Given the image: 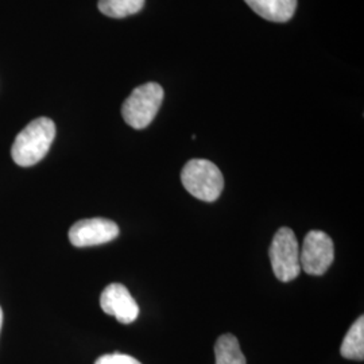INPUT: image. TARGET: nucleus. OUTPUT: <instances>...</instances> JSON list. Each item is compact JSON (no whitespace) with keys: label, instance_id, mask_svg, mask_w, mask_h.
Segmentation results:
<instances>
[{"label":"nucleus","instance_id":"obj_1","mask_svg":"<svg viewBox=\"0 0 364 364\" xmlns=\"http://www.w3.org/2000/svg\"><path fill=\"white\" fill-rule=\"evenodd\" d=\"M55 138V124L49 117H38L18 134L11 149L14 162L22 168L37 165L49 153Z\"/></svg>","mask_w":364,"mask_h":364},{"label":"nucleus","instance_id":"obj_2","mask_svg":"<svg viewBox=\"0 0 364 364\" xmlns=\"http://www.w3.org/2000/svg\"><path fill=\"white\" fill-rule=\"evenodd\" d=\"M181 181L191 195L207 203L216 201L224 188L220 170L207 159L189 161L182 169Z\"/></svg>","mask_w":364,"mask_h":364},{"label":"nucleus","instance_id":"obj_3","mask_svg":"<svg viewBox=\"0 0 364 364\" xmlns=\"http://www.w3.org/2000/svg\"><path fill=\"white\" fill-rule=\"evenodd\" d=\"M164 100V90L156 82H146L131 92L122 105L124 122L135 130H144L156 117Z\"/></svg>","mask_w":364,"mask_h":364},{"label":"nucleus","instance_id":"obj_4","mask_svg":"<svg viewBox=\"0 0 364 364\" xmlns=\"http://www.w3.org/2000/svg\"><path fill=\"white\" fill-rule=\"evenodd\" d=\"M270 262L275 277L282 282L293 281L302 272L299 242L290 228L282 227L277 231L270 246Z\"/></svg>","mask_w":364,"mask_h":364},{"label":"nucleus","instance_id":"obj_5","mask_svg":"<svg viewBox=\"0 0 364 364\" xmlns=\"http://www.w3.org/2000/svg\"><path fill=\"white\" fill-rule=\"evenodd\" d=\"M335 259L332 239L323 231H311L299 250L301 270L309 275H323Z\"/></svg>","mask_w":364,"mask_h":364},{"label":"nucleus","instance_id":"obj_6","mask_svg":"<svg viewBox=\"0 0 364 364\" xmlns=\"http://www.w3.org/2000/svg\"><path fill=\"white\" fill-rule=\"evenodd\" d=\"M119 227L117 223L103 218L80 220L69 230V240L75 247L100 246L117 239Z\"/></svg>","mask_w":364,"mask_h":364},{"label":"nucleus","instance_id":"obj_7","mask_svg":"<svg viewBox=\"0 0 364 364\" xmlns=\"http://www.w3.org/2000/svg\"><path fill=\"white\" fill-rule=\"evenodd\" d=\"M100 306L108 316H114L122 324H131L139 316V306L129 289L122 284H111L100 296Z\"/></svg>","mask_w":364,"mask_h":364},{"label":"nucleus","instance_id":"obj_8","mask_svg":"<svg viewBox=\"0 0 364 364\" xmlns=\"http://www.w3.org/2000/svg\"><path fill=\"white\" fill-rule=\"evenodd\" d=\"M254 13L263 19L284 23L293 18L297 9V0H245Z\"/></svg>","mask_w":364,"mask_h":364},{"label":"nucleus","instance_id":"obj_9","mask_svg":"<svg viewBox=\"0 0 364 364\" xmlns=\"http://www.w3.org/2000/svg\"><path fill=\"white\" fill-rule=\"evenodd\" d=\"M340 353L346 359L359 360L364 359V317H359L343 340Z\"/></svg>","mask_w":364,"mask_h":364},{"label":"nucleus","instance_id":"obj_10","mask_svg":"<svg viewBox=\"0 0 364 364\" xmlns=\"http://www.w3.org/2000/svg\"><path fill=\"white\" fill-rule=\"evenodd\" d=\"M216 364H246V358L234 335H223L215 346Z\"/></svg>","mask_w":364,"mask_h":364},{"label":"nucleus","instance_id":"obj_11","mask_svg":"<svg viewBox=\"0 0 364 364\" xmlns=\"http://www.w3.org/2000/svg\"><path fill=\"white\" fill-rule=\"evenodd\" d=\"M144 0H99V10L109 18H126L139 13Z\"/></svg>","mask_w":364,"mask_h":364},{"label":"nucleus","instance_id":"obj_12","mask_svg":"<svg viewBox=\"0 0 364 364\" xmlns=\"http://www.w3.org/2000/svg\"><path fill=\"white\" fill-rule=\"evenodd\" d=\"M95 364H142L138 362L135 358H132L130 355H124V353H108L100 356Z\"/></svg>","mask_w":364,"mask_h":364},{"label":"nucleus","instance_id":"obj_13","mask_svg":"<svg viewBox=\"0 0 364 364\" xmlns=\"http://www.w3.org/2000/svg\"><path fill=\"white\" fill-rule=\"evenodd\" d=\"M1 324H3V311L0 308V331H1Z\"/></svg>","mask_w":364,"mask_h":364}]
</instances>
